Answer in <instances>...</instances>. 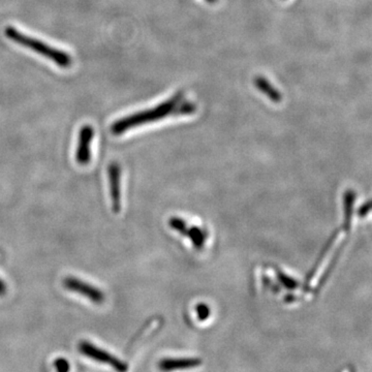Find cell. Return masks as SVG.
<instances>
[{
  "label": "cell",
  "instance_id": "obj_6",
  "mask_svg": "<svg viewBox=\"0 0 372 372\" xmlns=\"http://www.w3.org/2000/svg\"><path fill=\"white\" fill-rule=\"evenodd\" d=\"M202 360L199 358H168L159 362V367L163 372L186 371L201 366Z\"/></svg>",
  "mask_w": 372,
  "mask_h": 372
},
{
  "label": "cell",
  "instance_id": "obj_3",
  "mask_svg": "<svg viewBox=\"0 0 372 372\" xmlns=\"http://www.w3.org/2000/svg\"><path fill=\"white\" fill-rule=\"evenodd\" d=\"M79 350L85 356L88 357V358L92 359V360L97 361V362L109 365L112 369H115L116 371L128 372V367L126 363L122 362L120 359L116 358V357H114L110 353L97 348V346L90 344V342H81L79 344Z\"/></svg>",
  "mask_w": 372,
  "mask_h": 372
},
{
  "label": "cell",
  "instance_id": "obj_8",
  "mask_svg": "<svg viewBox=\"0 0 372 372\" xmlns=\"http://www.w3.org/2000/svg\"><path fill=\"white\" fill-rule=\"evenodd\" d=\"M257 86H259V88L261 89L263 92L267 93L271 99H276L280 97V95L276 92V90H274V88H272L271 85H270L267 81L264 80V79H259V80H257ZM273 99H272V101H273Z\"/></svg>",
  "mask_w": 372,
  "mask_h": 372
},
{
  "label": "cell",
  "instance_id": "obj_1",
  "mask_svg": "<svg viewBox=\"0 0 372 372\" xmlns=\"http://www.w3.org/2000/svg\"><path fill=\"white\" fill-rule=\"evenodd\" d=\"M4 35L10 41H14V43H18V45L27 48V49L35 52L39 55L47 58L48 60H51L53 63H55L59 68H70L72 66V56L68 52L62 51V50L57 49L53 46L48 45L41 39L24 35L14 27H6Z\"/></svg>",
  "mask_w": 372,
  "mask_h": 372
},
{
  "label": "cell",
  "instance_id": "obj_4",
  "mask_svg": "<svg viewBox=\"0 0 372 372\" xmlns=\"http://www.w3.org/2000/svg\"><path fill=\"white\" fill-rule=\"evenodd\" d=\"M63 286L70 292L77 293L81 296L86 297L91 302L101 304L105 301V295L92 284L82 282L77 277H66L63 280Z\"/></svg>",
  "mask_w": 372,
  "mask_h": 372
},
{
  "label": "cell",
  "instance_id": "obj_10",
  "mask_svg": "<svg viewBox=\"0 0 372 372\" xmlns=\"http://www.w3.org/2000/svg\"><path fill=\"white\" fill-rule=\"evenodd\" d=\"M197 313H199V317L201 320H206L209 317V311H208V309H206V307H199L197 309Z\"/></svg>",
  "mask_w": 372,
  "mask_h": 372
},
{
  "label": "cell",
  "instance_id": "obj_2",
  "mask_svg": "<svg viewBox=\"0 0 372 372\" xmlns=\"http://www.w3.org/2000/svg\"><path fill=\"white\" fill-rule=\"evenodd\" d=\"M179 101V97H172L170 101H165L153 109L139 112V113L133 114L128 117L121 118V119L114 122L113 126H111L112 134L114 136H119V135L128 132L130 128H135L137 126L148 124V122L157 121L161 118L167 117V115L175 111L176 106Z\"/></svg>",
  "mask_w": 372,
  "mask_h": 372
},
{
  "label": "cell",
  "instance_id": "obj_12",
  "mask_svg": "<svg viewBox=\"0 0 372 372\" xmlns=\"http://www.w3.org/2000/svg\"><path fill=\"white\" fill-rule=\"evenodd\" d=\"M353 372V371H352Z\"/></svg>",
  "mask_w": 372,
  "mask_h": 372
},
{
  "label": "cell",
  "instance_id": "obj_5",
  "mask_svg": "<svg viewBox=\"0 0 372 372\" xmlns=\"http://www.w3.org/2000/svg\"><path fill=\"white\" fill-rule=\"evenodd\" d=\"M95 130L92 126H84L79 134L78 149L76 159L80 165H87L91 159V144H92Z\"/></svg>",
  "mask_w": 372,
  "mask_h": 372
},
{
  "label": "cell",
  "instance_id": "obj_9",
  "mask_svg": "<svg viewBox=\"0 0 372 372\" xmlns=\"http://www.w3.org/2000/svg\"><path fill=\"white\" fill-rule=\"evenodd\" d=\"M56 372H70V365L68 360L64 358H59L54 362Z\"/></svg>",
  "mask_w": 372,
  "mask_h": 372
},
{
  "label": "cell",
  "instance_id": "obj_7",
  "mask_svg": "<svg viewBox=\"0 0 372 372\" xmlns=\"http://www.w3.org/2000/svg\"><path fill=\"white\" fill-rule=\"evenodd\" d=\"M110 188L114 212L120 210V168L117 164H112L109 168Z\"/></svg>",
  "mask_w": 372,
  "mask_h": 372
},
{
  "label": "cell",
  "instance_id": "obj_11",
  "mask_svg": "<svg viewBox=\"0 0 372 372\" xmlns=\"http://www.w3.org/2000/svg\"><path fill=\"white\" fill-rule=\"evenodd\" d=\"M6 293V286H4L3 282L0 280V295H3Z\"/></svg>",
  "mask_w": 372,
  "mask_h": 372
}]
</instances>
